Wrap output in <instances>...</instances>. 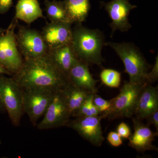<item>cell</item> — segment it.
Returning <instances> with one entry per match:
<instances>
[{
  "label": "cell",
  "mask_w": 158,
  "mask_h": 158,
  "mask_svg": "<svg viewBox=\"0 0 158 158\" xmlns=\"http://www.w3.org/2000/svg\"><path fill=\"white\" fill-rule=\"evenodd\" d=\"M5 110V109H4V107H3V105L2 104L1 99H0V112H1V111H3V110Z\"/></svg>",
  "instance_id": "4dcf8cb0"
},
{
  "label": "cell",
  "mask_w": 158,
  "mask_h": 158,
  "mask_svg": "<svg viewBox=\"0 0 158 158\" xmlns=\"http://www.w3.org/2000/svg\"><path fill=\"white\" fill-rule=\"evenodd\" d=\"M12 5V0H0V15L6 13Z\"/></svg>",
  "instance_id": "4316f807"
},
{
  "label": "cell",
  "mask_w": 158,
  "mask_h": 158,
  "mask_svg": "<svg viewBox=\"0 0 158 158\" xmlns=\"http://www.w3.org/2000/svg\"><path fill=\"white\" fill-rule=\"evenodd\" d=\"M100 77L103 84L108 87L117 88L120 86L121 75L117 71L105 69L102 70Z\"/></svg>",
  "instance_id": "44dd1931"
},
{
  "label": "cell",
  "mask_w": 158,
  "mask_h": 158,
  "mask_svg": "<svg viewBox=\"0 0 158 158\" xmlns=\"http://www.w3.org/2000/svg\"><path fill=\"white\" fill-rule=\"evenodd\" d=\"M71 117L90 94L70 83L63 90Z\"/></svg>",
  "instance_id": "d6986e66"
},
{
  "label": "cell",
  "mask_w": 158,
  "mask_h": 158,
  "mask_svg": "<svg viewBox=\"0 0 158 158\" xmlns=\"http://www.w3.org/2000/svg\"><path fill=\"white\" fill-rule=\"evenodd\" d=\"M6 30L0 28V35H2L3 34H4L6 32Z\"/></svg>",
  "instance_id": "f546056e"
},
{
  "label": "cell",
  "mask_w": 158,
  "mask_h": 158,
  "mask_svg": "<svg viewBox=\"0 0 158 158\" xmlns=\"http://www.w3.org/2000/svg\"><path fill=\"white\" fill-rule=\"evenodd\" d=\"M102 119L100 115L76 117L75 119L69 120L66 126L75 131L92 145L100 147L105 140L101 124Z\"/></svg>",
  "instance_id": "30bf717a"
},
{
  "label": "cell",
  "mask_w": 158,
  "mask_h": 158,
  "mask_svg": "<svg viewBox=\"0 0 158 158\" xmlns=\"http://www.w3.org/2000/svg\"><path fill=\"white\" fill-rule=\"evenodd\" d=\"M93 102V103L100 113L101 115L105 114L110 110L111 105L110 100H106L97 94L94 95Z\"/></svg>",
  "instance_id": "603a6c76"
},
{
  "label": "cell",
  "mask_w": 158,
  "mask_h": 158,
  "mask_svg": "<svg viewBox=\"0 0 158 158\" xmlns=\"http://www.w3.org/2000/svg\"><path fill=\"white\" fill-rule=\"evenodd\" d=\"M134 132L129 138L128 145L139 152L147 151H158L157 147L153 144L158 132L152 131L148 125H146L135 117L132 118Z\"/></svg>",
  "instance_id": "4fadbf2b"
},
{
  "label": "cell",
  "mask_w": 158,
  "mask_h": 158,
  "mask_svg": "<svg viewBox=\"0 0 158 158\" xmlns=\"http://www.w3.org/2000/svg\"><path fill=\"white\" fill-rule=\"evenodd\" d=\"M144 84L124 81L118 95L110 100V110L105 114H100L102 118L113 120L132 117L135 115L138 97Z\"/></svg>",
  "instance_id": "277c9868"
},
{
  "label": "cell",
  "mask_w": 158,
  "mask_h": 158,
  "mask_svg": "<svg viewBox=\"0 0 158 158\" xmlns=\"http://www.w3.org/2000/svg\"><path fill=\"white\" fill-rule=\"evenodd\" d=\"M63 2L72 23L81 24L85 21L90 10L89 0H64Z\"/></svg>",
  "instance_id": "ac0fdd59"
},
{
  "label": "cell",
  "mask_w": 158,
  "mask_h": 158,
  "mask_svg": "<svg viewBox=\"0 0 158 158\" xmlns=\"http://www.w3.org/2000/svg\"><path fill=\"white\" fill-rule=\"evenodd\" d=\"M47 16L51 22H62L73 24L69 17L64 2L61 1L44 0Z\"/></svg>",
  "instance_id": "ffe728a7"
},
{
  "label": "cell",
  "mask_w": 158,
  "mask_h": 158,
  "mask_svg": "<svg viewBox=\"0 0 158 158\" xmlns=\"http://www.w3.org/2000/svg\"><path fill=\"white\" fill-rule=\"evenodd\" d=\"M1 144V141H0V144Z\"/></svg>",
  "instance_id": "1f68e13d"
},
{
  "label": "cell",
  "mask_w": 158,
  "mask_h": 158,
  "mask_svg": "<svg viewBox=\"0 0 158 158\" xmlns=\"http://www.w3.org/2000/svg\"><path fill=\"white\" fill-rule=\"evenodd\" d=\"M48 53L58 68L68 77L70 69L78 59L71 43L48 50Z\"/></svg>",
  "instance_id": "2e32d148"
},
{
  "label": "cell",
  "mask_w": 158,
  "mask_h": 158,
  "mask_svg": "<svg viewBox=\"0 0 158 158\" xmlns=\"http://www.w3.org/2000/svg\"><path fill=\"white\" fill-rule=\"evenodd\" d=\"M158 110V89L151 84H145L141 90L138 102L135 116L142 120Z\"/></svg>",
  "instance_id": "9a60e30c"
},
{
  "label": "cell",
  "mask_w": 158,
  "mask_h": 158,
  "mask_svg": "<svg viewBox=\"0 0 158 158\" xmlns=\"http://www.w3.org/2000/svg\"><path fill=\"white\" fill-rule=\"evenodd\" d=\"M23 92L24 113L28 116L33 125H37L38 119L47 110L55 92L43 88L23 89Z\"/></svg>",
  "instance_id": "ba28073f"
},
{
  "label": "cell",
  "mask_w": 158,
  "mask_h": 158,
  "mask_svg": "<svg viewBox=\"0 0 158 158\" xmlns=\"http://www.w3.org/2000/svg\"><path fill=\"white\" fill-rule=\"evenodd\" d=\"M0 99L12 124L19 126L24 113L23 89L13 77H0Z\"/></svg>",
  "instance_id": "5b68a950"
},
{
  "label": "cell",
  "mask_w": 158,
  "mask_h": 158,
  "mask_svg": "<svg viewBox=\"0 0 158 158\" xmlns=\"http://www.w3.org/2000/svg\"><path fill=\"white\" fill-rule=\"evenodd\" d=\"M105 10L112 20L110 26L111 29V37L116 31L127 32L132 27L129 21V15L133 9L137 6L130 3L129 0H112L104 3Z\"/></svg>",
  "instance_id": "8fae6325"
},
{
  "label": "cell",
  "mask_w": 158,
  "mask_h": 158,
  "mask_svg": "<svg viewBox=\"0 0 158 158\" xmlns=\"http://www.w3.org/2000/svg\"><path fill=\"white\" fill-rule=\"evenodd\" d=\"M39 18H45L37 0H19L14 19L21 20L30 24Z\"/></svg>",
  "instance_id": "e0dca14e"
},
{
  "label": "cell",
  "mask_w": 158,
  "mask_h": 158,
  "mask_svg": "<svg viewBox=\"0 0 158 158\" xmlns=\"http://www.w3.org/2000/svg\"><path fill=\"white\" fill-rule=\"evenodd\" d=\"M105 37L98 29H90L77 24L73 30L71 44L79 60L88 65H96L103 68L105 60L102 55L105 46Z\"/></svg>",
  "instance_id": "7a4b0ae2"
},
{
  "label": "cell",
  "mask_w": 158,
  "mask_h": 158,
  "mask_svg": "<svg viewBox=\"0 0 158 158\" xmlns=\"http://www.w3.org/2000/svg\"><path fill=\"white\" fill-rule=\"evenodd\" d=\"M6 74L8 75H11V74L9 71L6 70V69L4 68L2 65H1V63H0V74Z\"/></svg>",
  "instance_id": "f1b7e54d"
},
{
  "label": "cell",
  "mask_w": 158,
  "mask_h": 158,
  "mask_svg": "<svg viewBox=\"0 0 158 158\" xmlns=\"http://www.w3.org/2000/svg\"><path fill=\"white\" fill-rule=\"evenodd\" d=\"M89 65L77 59L69 72L68 78L70 83L90 94H96L97 83L89 71Z\"/></svg>",
  "instance_id": "5bb4252c"
},
{
  "label": "cell",
  "mask_w": 158,
  "mask_h": 158,
  "mask_svg": "<svg viewBox=\"0 0 158 158\" xmlns=\"http://www.w3.org/2000/svg\"><path fill=\"white\" fill-rule=\"evenodd\" d=\"M15 37L17 47L25 59L41 56L48 52L41 33L37 30L20 26Z\"/></svg>",
  "instance_id": "9c48e42d"
},
{
  "label": "cell",
  "mask_w": 158,
  "mask_h": 158,
  "mask_svg": "<svg viewBox=\"0 0 158 158\" xmlns=\"http://www.w3.org/2000/svg\"><path fill=\"white\" fill-rule=\"evenodd\" d=\"M13 78L23 89L43 88L56 92L70 84L48 53L37 58L25 59Z\"/></svg>",
  "instance_id": "6da1fadb"
},
{
  "label": "cell",
  "mask_w": 158,
  "mask_h": 158,
  "mask_svg": "<svg viewBox=\"0 0 158 158\" xmlns=\"http://www.w3.org/2000/svg\"><path fill=\"white\" fill-rule=\"evenodd\" d=\"M17 20L13 19L9 28L0 35V63L11 74L19 70L23 60L18 49L15 29Z\"/></svg>",
  "instance_id": "8992f818"
},
{
  "label": "cell",
  "mask_w": 158,
  "mask_h": 158,
  "mask_svg": "<svg viewBox=\"0 0 158 158\" xmlns=\"http://www.w3.org/2000/svg\"><path fill=\"white\" fill-rule=\"evenodd\" d=\"M72 24L62 22L47 23L41 34L48 50L58 48L71 43Z\"/></svg>",
  "instance_id": "7c38bea8"
},
{
  "label": "cell",
  "mask_w": 158,
  "mask_h": 158,
  "mask_svg": "<svg viewBox=\"0 0 158 158\" xmlns=\"http://www.w3.org/2000/svg\"><path fill=\"white\" fill-rule=\"evenodd\" d=\"M94 95V94H90L88 96L73 117L93 116L90 110V104L93 101Z\"/></svg>",
  "instance_id": "7402d4cb"
},
{
  "label": "cell",
  "mask_w": 158,
  "mask_h": 158,
  "mask_svg": "<svg viewBox=\"0 0 158 158\" xmlns=\"http://www.w3.org/2000/svg\"><path fill=\"white\" fill-rule=\"evenodd\" d=\"M121 137L116 132L111 131L108 134L107 139L110 145L113 147H119L123 144Z\"/></svg>",
  "instance_id": "d4e9b609"
},
{
  "label": "cell",
  "mask_w": 158,
  "mask_h": 158,
  "mask_svg": "<svg viewBox=\"0 0 158 158\" xmlns=\"http://www.w3.org/2000/svg\"><path fill=\"white\" fill-rule=\"evenodd\" d=\"M158 79V56L156 59L155 63L152 70L149 73H148L145 77V84H152L154 83Z\"/></svg>",
  "instance_id": "cb8c5ba5"
},
{
  "label": "cell",
  "mask_w": 158,
  "mask_h": 158,
  "mask_svg": "<svg viewBox=\"0 0 158 158\" xmlns=\"http://www.w3.org/2000/svg\"><path fill=\"white\" fill-rule=\"evenodd\" d=\"M146 119H147V125L148 126L151 124L153 125L158 132V110L150 115Z\"/></svg>",
  "instance_id": "83f0119b"
},
{
  "label": "cell",
  "mask_w": 158,
  "mask_h": 158,
  "mask_svg": "<svg viewBox=\"0 0 158 158\" xmlns=\"http://www.w3.org/2000/svg\"><path fill=\"white\" fill-rule=\"evenodd\" d=\"M116 132L121 138L128 139L131 133L128 126L124 122L121 123L118 125Z\"/></svg>",
  "instance_id": "484cf974"
},
{
  "label": "cell",
  "mask_w": 158,
  "mask_h": 158,
  "mask_svg": "<svg viewBox=\"0 0 158 158\" xmlns=\"http://www.w3.org/2000/svg\"><path fill=\"white\" fill-rule=\"evenodd\" d=\"M63 90L54 93L52 101L43 118L37 124L38 129H51L67 125L71 115L69 110Z\"/></svg>",
  "instance_id": "52a82bcc"
},
{
  "label": "cell",
  "mask_w": 158,
  "mask_h": 158,
  "mask_svg": "<svg viewBox=\"0 0 158 158\" xmlns=\"http://www.w3.org/2000/svg\"><path fill=\"white\" fill-rule=\"evenodd\" d=\"M105 46L113 48L123 62L125 72L129 77V81L145 84V77L150 66L138 47L130 42H108Z\"/></svg>",
  "instance_id": "3957f363"
}]
</instances>
